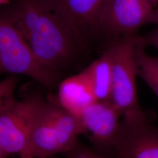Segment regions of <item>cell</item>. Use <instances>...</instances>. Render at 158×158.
Listing matches in <instances>:
<instances>
[{"label":"cell","mask_w":158,"mask_h":158,"mask_svg":"<svg viewBox=\"0 0 158 158\" xmlns=\"http://www.w3.org/2000/svg\"><path fill=\"white\" fill-rule=\"evenodd\" d=\"M34 55L56 76L83 46V36L55 0H19L8 14Z\"/></svg>","instance_id":"obj_1"},{"label":"cell","mask_w":158,"mask_h":158,"mask_svg":"<svg viewBox=\"0 0 158 158\" xmlns=\"http://www.w3.org/2000/svg\"><path fill=\"white\" fill-rule=\"evenodd\" d=\"M10 0H0V6L6 5L10 2Z\"/></svg>","instance_id":"obj_18"},{"label":"cell","mask_w":158,"mask_h":158,"mask_svg":"<svg viewBox=\"0 0 158 158\" xmlns=\"http://www.w3.org/2000/svg\"><path fill=\"white\" fill-rule=\"evenodd\" d=\"M0 73L26 76L45 86L56 80V76L35 56L8 15L0 16Z\"/></svg>","instance_id":"obj_4"},{"label":"cell","mask_w":158,"mask_h":158,"mask_svg":"<svg viewBox=\"0 0 158 158\" xmlns=\"http://www.w3.org/2000/svg\"><path fill=\"white\" fill-rule=\"evenodd\" d=\"M83 37L94 32L96 21L105 0H55Z\"/></svg>","instance_id":"obj_10"},{"label":"cell","mask_w":158,"mask_h":158,"mask_svg":"<svg viewBox=\"0 0 158 158\" xmlns=\"http://www.w3.org/2000/svg\"><path fill=\"white\" fill-rule=\"evenodd\" d=\"M155 9L149 0H105L94 32L113 41L135 36L142 26L151 23Z\"/></svg>","instance_id":"obj_5"},{"label":"cell","mask_w":158,"mask_h":158,"mask_svg":"<svg viewBox=\"0 0 158 158\" xmlns=\"http://www.w3.org/2000/svg\"><path fill=\"white\" fill-rule=\"evenodd\" d=\"M96 102L82 72L64 79L59 85L58 103L77 118L85 108Z\"/></svg>","instance_id":"obj_9"},{"label":"cell","mask_w":158,"mask_h":158,"mask_svg":"<svg viewBox=\"0 0 158 158\" xmlns=\"http://www.w3.org/2000/svg\"><path fill=\"white\" fill-rule=\"evenodd\" d=\"M8 155L4 151L0 145V158H6Z\"/></svg>","instance_id":"obj_16"},{"label":"cell","mask_w":158,"mask_h":158,"mask_svg":"<svg viewBox=\"0 0 158 158\" xmlns=\"http://www.w3.org/2000/svg\"><path fill=\"white\" fill-rule=\"evenodd\" d=\"M121 115L110 102H96L85 108L78 119L91 142L101 151L113 149L121 128Z\"/></svg>","instance_id":"obj_8"},{"label":"cell","mask_w":158,"mask_h":158,"mask_svg":"<svg viewBox=\"0 0 158 158\" xmlns=\"http://www.w3.org/2000/svg\"><path fill=\"white\" fill-rule=\"evenodd\" d=\"M17 84L15 75H12L0 81V114L17 102L14 93Z\"/></svg>","instance_id":"obj_13"},{"label":"cell","mask_w":158,"mask_h":158,"mask_svg":"<svg viewBox=\"0 0 158 158\" xmlns=\"http://www.w3.org/2000/svg\"><path fill=\"white\" fill-rule=\"evenodd\" d=\"M155 8H157L158 6V0H149Z\"/></svg>","instance_id":"obj_17"},{"label":"cell","mask_w":158,"mask_h":158,"mask_svg":"<svg viewBox=\"0 0 158 158\" xmlns=\"http://www.w3.org/2000/svg\"><path fill=\"white\" fill-rule=\"evenodd\" d=\"M151 23L155 24L156 28L151 31L145 34L144 36H140L142 42L145 46H149L158 50V8H155L152 17L151 18Z\"/></svg>","instance_id":"obj_14"},{"label":"cell","mask_w":158,"mask_h":158,"mask_svg":"<svg viewBox=\"0 0 158 158\" xmlns=\"http://www.w3.org/2000/svg\"><path fill=\"white\" fill-rule=\"evenodd\" d=\"M135 36L114 40L106 50L112 66L109 102L123 118L147 115L141 107L136 86L138 76L134 55Z\"/></svg>","instance_id":"obj_3"},{"label":"cell","mask_w":158,"mask_h":158,"mask_svg":"<svg viewBox=\"0 0 158 158\" xmlns=\"http://www.w3.org/2000/svg\"><path fill=\"white\" fill-rule=\"evenodd\" d=\"M83 134L79 119L58 103L45 102L21 158H49L67 153Z\"/></svg>","instance_id":"obj_2"},{"label":"cell","mask_w":158,"mask_h":158,"mask_svg":"<svg viewBox=\"0 0 158 158\" xmlns=\"http://www.w3.org/2000/svg\"><path fill=\"white\" fill-rule=\"evenodd\" d=\"M114 151L118 158H158V126L147 115L123 118Z\"/></svg>","instance_id":"obj_7"},{"label":"cell","mask_w":158,"mask_h":158,"mask_svg":"<svg viewBox=\"0 0 158 158\" xmlns=\"http://www.w3.org/2000/svg\"><path fill=\"white\" fill-rule=\"evenodd\" d=\"M45 102L39 96H29L0 114V145L8 155L25 151Z\"/></svg>","instance_id":"obj_6"},{"label":"cell","mask_w":158,"mask_h":158,"mask_svg":"<svg viewBox=\"0 0 158 158\" xmlns=\"http://www.w3.org/2000/svg\"><path fill=\"white\" fill-rule=\"evenodd\" d=\"M68 158H104L98 153L85 147L78 142L68 152Z\"/></svg>","instance_id":"obj_15"},{"label":"cell","mask_w":158,"mask_h":158,"mask_svg":"<svg viewBox=\"0 0 158 158\" xmlns=\"http://www.w3.org/2000/svg\"><path fill=\"white\" fill-rule=\"evenodd\" d=\"M90 86L97 102H109L112 83V66L107 53L85 68L82 72Z\"/></svg>","instance_id":"obj_11"},{"label":"cell","mask_w":158,"mask_h":158,"mask_svg":"<svg viewBox=\"0 0 158 158\" xmlns=\"http://www.w3.org/2000/svg\"><path fill=\"white\" fill-rule=\"evenodd\" d=\"M140 36L136 35L134 55L138 76L140 77L158 98V56L149 55Z\"/></svg>","instance_id":"obj_12"}]
</instances>
